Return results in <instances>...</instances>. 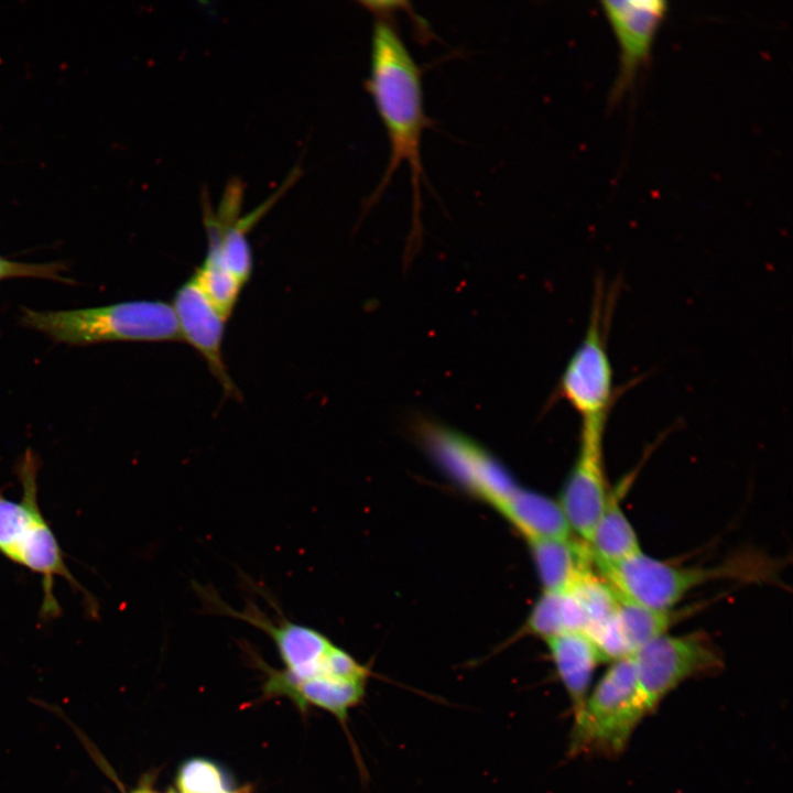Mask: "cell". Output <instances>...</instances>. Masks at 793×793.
<instances>
[{"label": "cell", "mask_w": 793, "mask_h": 793, "mask_svg": "<svg viewBox=\"0 0 793 793\" xmlns=\"http://www.w3.org/2000/svg\"><path fill=\"white\" fill-rule=\"evenodd\" d=\"M362 6L374 15L366 89L372 98L390 148L384 173L366 205L370 208L378 203L394 173L402 163H406L412 188L410 249L421 240L422 235L421 188L426 176L421 143L425 129L432 126L424 108L422 69L395 26V2L368 1Z\"/></svg>", "instance_id": "obj_1"}, {"label": "cell", "mask_w": 793, "mask_h": 793, "mask_svg": "<svg viewBox=\"0 0 793 793\" xmlns=\"http://www.w3.org/2000/svg\"><path fill=\"white\" fill-rule=\"evenodd\" d=\"M22 319L54 340L73 345L181 339L172 305L163 301H128L68 311L26 308Z\"/></svg>", "instance_id": "obj_2"}, {"label": "cell", "mask_w": 793, "mask_h": 793, "mask_svg": "<svg viewBox=\"0 0 793 793\" xmlns=\"http://www.w3.org/2000/svg\"><path fill=\"white\" fill-rule=\"evenodd\" d=\"M648 714L632 655L617 659L573 714L568 753L616 757Z\"/></svg>", "instance_id": "obj_3"}, {"label": "cell", "mask_w": 793, "mask_h": 793, "mask_svg": "<svg viewBox=\"0 0 793 793\" xmlns=\"http://www.w3.org/2000/svg\"><path fill=\"white\" fill-rule=\"evenodd\" d=\"M617 291L607 289L600 278L595 282L585 336L568 360L560 381L562 397L580 415L582 421H608L617 397L608 352Z\"/></svg>", "instance_id": "obj_4"}, {"label": "cell", "mask_w": 793, "mask_h": 793, "mask_svg": "<svg viewBox=\"0 0 793 793\" xmlns=\"http://www.w3.org/2000/svg\"><path fill=\"white\" fill-rule=\"evenodd\" d=\"M745 564L681 566L640 552L618 563L596 566L620 598L654 609L672 610L689 591L708 582L748 574Z\"/></svg>", "instance_id": "obj_5"}, {"label": "cell", "mask_w": 793, "mask_h": 793, "mask_svg": "<svg viewBox=\"0 0 793 793\" xmlns=\"http://www.w3.org/2000/svg\"><path fill=\"white\" fill-rule=\"evenodd\" d=\"M631 655L650 713L685 681L713 675L724 666L720 651L704 632L665 633Z\"/></svg>", "instance_id": "obj_6"}, {"label": "cell", "mask_w": 793, "mask_h": 793, "mask_svg": "<svg viewBox=\"0 0 793 793\" xmlns=\"http://www.w3.org/2000/svg\"><path fill=\"white\" fill-rule=\"evenodd\" d=\"M24 495L14 502L0 495V551L10 560L45 578L46 593L54 576L70 579L58 544L36 503L35 467L25 459L21 471Z\"/></svg>", "instance_id": "obj_7"}, {"label": "cell", "mask_w": 793, "mask_h": 793, "mask_svg": "<svg viewBox=\"0 0 793 793\" xmlns=\"http://www.w3.org/2000/svg\"><path fill=\"white\" fill-rule=\"evenodd\" d=\"M205 608L231 617L261 630L274 642L285 671L296 678L325 675L326 660L335 644L319 631L287 619L271 600L275 613L270 616L249 600L241 610L227 605L214 589L198 588Z\"/></svg>", "instance_id": "obj_8"}, {"label": "cell", "mask_w": 793, "mask_h": 793, "mask_svg": "<svg viewBox=\"0 0 793 793\" xmlns=\"http://www.w3.org/2000/svg\"><path fill=\"white\" fill-rule=\"evenodd\" d=\"M420 434L437 463L458 482L499 509L517 486L502 465L464 435L422 422Z\"/></svg>", "instance_id": "obj_9"}, {"label": "cell", "mask_w": 793, "mask_h": 793, "mask_svg": "<svg viewBox=\"0 0 793 793\" xmlns=\"http://www.w3.org/2000/svg\"><path fill=\"white\" fill-rule=\"evenodd\" d=\"M606 424V421H582L578 455L560 501L572 532L586 544L609 496L604 465Z\"/></svg>", "instance_id": "obj_10"}, {"label": "cell", "mask_w": 793, "mask_h": 793, "mask_svg": "<svg viewBox=\"0 0 793 793\" xmlns=\"http://www.w3.org/2000/svg\"><path fill=\"white\" fill-rule=\"evenodd\" d=\"M171 305L181 338L204 358L224 392L238 395L222 357L227 318L204 293L194 273L177 287Z\"/></svg>", "instance_id": "obj_11"}, {"label": "cell", "mask_w": 793, "mask_h": 793, "mask_svg": "<svg viewBox=\"0 0 793 793\" xmlns=\"http://www.w3.org/2000/svg\"><path fill=\"white\" fill-rule=\"evenodd\" d=\"M620 48V65L615 96L633 83L648 63L656 31L667 11L663 0H605L600 2Z\"/></svg>", "instance_id": "obj_12"}, {"label": "cell", "mask_w": 793, "mask_h": 793, "mask_svg": "<svg viewBox=\"0 0 793 793\" xmlns=\"http://www.w3.org/2000/svg\"><path fill=\"white\" fill-rule=\"evenodd\" d=\"M268 675L264 684L267 694L290 697L304 709L306 705H315L334 714L345 721L349 708L357 705L365 693V683L340 680L327 675L309 678H296L287 671L271 669L261 660H257Z\"/></svg>", "instance_id": "obj_13"}, {"label": "cell", "mask_w": 793, "mask_h": 793, "mask_svg": "<svg viewBox=\"0 0 793 793\" xmlns=\"http://www.w3.org/2000/svg\"><path fill=\"white\" fill-rule=\"evenodd\" d=\"M545 641L574 714L588 696L595 671L604 659L590 638L583 632H567Z\"/></svg>", "instance_id": "obj_14"}, {"label": "cell", "mask_w": 793, "mask_h": 793, "mask_svg": "<svg viewBox=\"0 0 793 793\" xmlns=\"http://www.w3.org/2000/svg\"><path fill=\"white\" fill-rule=\"evenodd\" d=\"M529 543L544 591L568 590L594 564L588 545L575 537Z\"/></svg>", "instance_id": "obj_15"}, {"label": "cell", "mask_w": 793, "mask_h": 793, "mask_svg": "<svg viewBox=\"0 0 793 793\" xmlns=\"http://www.w3.org/2000/svg\"><path fill=\"white\" fill-rule=\"evenodd\" d=\"M498 510L528 541L575 536L560 503L541 493L517 488Z\"/></svg>", "instance_id": "obj_16"}, {"label": "cell", "mask_w": 793, "mask_h": 793, "mask_svg": "<svg viewBox=\"0 0 793 793\" xmlns=\"http://www.w3.org/2000/svg\"><path fill=\"white\" fill-rule=\"evenodd\" d=\"M587 545L595 565L618 563L642 552L638 535L622 511L618 492H609Z\"/></svg>", "instance_id": "obj_17"}, {"label": "cell", "mask_w": 793, "mask_h": 793, "mask_svg": "<svg viewBox=\"0 0 793 793\" xmlns=\"http://www.w3.org/2000/svg\"><path fill=\"white\" fill-rule=\"evenodd\" d=\"M529 629L547 640L567 632L585 633L587 619L571 590L544 591L530 615Z\"/></svg>", "instance_id": "obj_18"}, {"label": "cell", "mask_w": 793, "mask_h": 793, "mask_svg": "<svg viewBox=\"0 0 793 793\" xmlns=\"http://www.w3.org/2000/svg\"><path fill=\"white\" fill-rule=\"evenodd\" d=\"M616 617L630 654L658 637L669 633L674 619L672 610L650 608L620 597Z\"/></svg>", "instance_id": "obj_19"}, {"label": "cell", "mask_w": 793, "mask_h": 793, "mask_svg": "<svg viewBox=\"0 0 793 793\" xmlns=\"http://www.w3.org/2000/svg\"><path fill=\"white\" fill-rule=\"evenodd\" d=\"M194 275L210 302L228 319L238 303L243 284L217 257L208 253L196 268Z\"/></svg>", "instance_id": "obj_20"}, {"label": "cell", "mask_w": 793, "mask_h": 793, "mask_svg": "<svg viewBox=\"0 0 793 793\" xmlns=\"http://www.w3.org/2000/svg\"><path fill=\"white\" fill-rule=\"evenodd\" d=\"M181 793H220L224 783L220 770L209 761L194 759L187 761L177 778Z\"/></svg>", "instance_id": "obj_21"}, {"label": "cell", "mask_w": 793, "mask_h": 793, "mask_svg": "<svg viewBox=\"0 0 793 793\" xmlns=\"http://www.w3.org/2000/svg\"><path fill=\"white\" fill-rule=\"evenodd\" d=\"M61 268L55 264H31L0 257V280L8 278H42L62 280Z\"/></svg>", "instance_id": "obj_22"}, {"label": "cell", "mask_w": 793, "mask_h": 793, "mask_svg": "<svg viewBox=\"0 0 793 793\" xmlns=\"http://www.w3.org/2000/svg\"><path fill=\"white\" fill-rule=\"evenodd\" d=\"M131 793H154V792L151 791V789L148 785H142V786H139L137 790H134Z\"/></svg>", "instance_id": "obj_23"}]
</instances>
